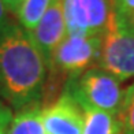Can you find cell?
Instances as JSON below:
<instances>
[{
	"instance_id": "e0dca14e",
	"label": "cell",
	"mask_w": 134,
	"mask_h": 134,
	"mask_svg": "<svg viewBox=\"0 0 134 134\" xmlns=\"http://www.w3.org/2000/svg\"><path fill=\"white\" fill-rule=\"evenodd\" d=\"M115 134H123V133H122V130H118V131L115 133Z\"/></svg>"
},
{
	"instance_id": "3957f363",
	"label": "cell",
	"mask_w": 134,
	"mask_h": 134,
	"mask_svg": "<svg viewBox=\"0 0 134 134\" xmlns=\"http://www.w3.org/2000/svg\"><path fill=\"white\" fill-rule=\"evenodd\" d=\"M99 67L120 82L134 78V32L112 10L103 34Z\"/></svg>"
},
{
	"instance_id": "7a4b0ae2",
	"label": "cell",
	"mask_w": 134,
	"mask_h": 134,
	"mask_svg": "<svg viewBox=\"0 0 134 134\" xmlns=\"http://www.w3.org/2000/svg\"><path fill=\"white\" fill-rule=\"evenodd\" d=\"M64 90L80 105L100 109L114 116L119 111L125 93L118 78L99 66L88 69L77 80L67 81Z\"/></svg>"
},
{
	"instance_id": "30bf717a",
	"label": "cell",
	"mask_w": 134,
	"mask_h": 134,
	"mask_svg": "<svg viewBox=\"0 0 134 134\" xmlns=\"http://www.w3.org/2000/svg\"><path fill=\"white\" fill-rule=\"evenodd\" d=\"M52 3L53 0H23L14 15L18 23L30 33L38 25Z\"/></svg>"
},
{
	"instance_id": "5bb4252c",
	"label": "cell",
	"mask_w": 134,
	"mask_h": 134,
	"mask_svg": "<svg viewBox=\"0 0 134 134\" xmlns=\"http://www.w3.org/2000/svg\"><path fill=\"white\" fill-rule=\"evenodd\" d=\"M11 22H13V21L10 19L8 10L5 8L3 0H0V30H3L5 26H8Z\"/></svg>"
},
{
	"instance_id": "8fae6325",
	"label": "cell",
	"mask_w": 134,
	"mask_h": 134,
	"mask_svg": "<svg viewBox=\"0 0 134 134\" xmlns=\"http://www.w3.org/2000/svg\"><path fill=\"white\" fill-rule=\"evenodd\" d=\"M118 123L123 134H134V83L125 90L120 108L116 114Z\"/></svg>"
},
{
	"instance_id": "5b68a950",
	"label": "cell",
	"mask_w": 134,
	"mask_h": 134,
	"mask_svg": "<svg viewBox=\"0 0 134 134\" xmlns=\"http://www.w3.org/2000/svg\"><path fill=\"white\" fill-rule=\"evenodd\" d=\"M67 36H103L111 14L109 0H63Z\"/></svg>"
},
{
	"instance_id": "8992f818",
	"label": "cell",
	"mask_w": 134,
	"mask_h": 134,
	"mask_svg": "<svg viewBox=\"0 0 134 134\" xmlns=\"http://www.w3.org/2000/svg\"><path fill=\"white\" fill-rule=\"evenodd\" d=\"M45 134H83L85 115L80 104L66 90L49 107L42 108Z\"/></svg>"
},
{
	"instance_id": "52a82bcc",
	"label": "cell",
	"mask_w": 134,
	"mask_h": 134,
	"mask_svg": "<svg viewBox=\"0 0 134 134\" xmlns=\"http://www.w3.org/2000/svg\"><path fill=\"white\" fill-rule=\"evenodd\" d=\"M29 34L36 42V45L38 47L41 53L44 55L47 64L49 66L53 52L67 37L63 14V0H53V3L41 18L38 25Z\"/></svg>"
},
{
	"instance_id": "9a60e30c",
	"label": "cell",
	"mask_w": 134,
	"mask_h": 134,
	"mask_svg": "<svg viewBox=\"0 0 134 134\" xmlns=\"http://www.w3.org/2000/svg\"><path fill=\"white\" fill-rule=\"evenodd\" d=\"M115 14H116V13H115ZM116 15H118V14H116ZM119 16L122 18V21L126 23V26L130 27L133 32H134V10L127 11V13L122 14V15H119Z\"/></svg>"
},
{
	"instance_id": "ba28073f",
	"label": "cell",
	"mask_w": 134,
	"mask_h": 134,
	"mask_svg": "<svg viewBox=\"0 0 134 134\" xmlns=\"http://www.w3.org/2000/svg\"><path fill=\"white\" fill-rule=\"evenodd\" d=\"M7 134H45L41 103L16 111L8 126Z\"/></svg>"
},
{
	"instance_id": "6da1fadb",
	"label": "cell",
	"mask_w": 134,
	"mask_h": 134,
	"mask_svg": "<svg viewBox=\"0 0 134 134\" xmlns=\"http://www.w3.org/2000/svg\"><path fill=\"white\" fill-rule=\"evenodd\" d=\"M48 64L29 32L11 22L0 30V97L14 109L41 103Z\"/></svg>"
},
{
	"instance_id": "7c38bea8",
	"label": "cell",
	"mask_w": 134,
	"mask_h": 134,
	"mask_svg": "<svg viewBox=\"0 0 134 134\" xmlns=\"http://www.w3.org/2000/svg\"><path fill=\"white\" fill-rule=\"evenodd\" d=\"M13 112L5 103L0 101V134H7L8 126L13 120Z\"/></svg>"
},
{
	"instance_id": "277c9868",
	"label": "cell",
	"mask_w": 134,
	"mask_h": 134,
	"mask_svg": "<svg viewBox=\"0 0 134 134\" xmlns=\"http://www.w3.org/2000/svg\"><path fill=\"white\" fill-rule=\"evenodd\" d=\"M103 36L67 37L53 52L48 70L58 72L67 81L77 80L82 72L99 62Z\"/></svg>"
},
{
	"instance_id": "2e32d148",
	"label": "cell",
	"mask_w": 134,
	"mask_h": 134,
	"mask_svg": "<svg viewBox=\"0 0 134 134\" xmlns=\"http://www.w3.org/2000/svg\"><path fill=\"white\" fill-rule=\"evenodd\" d=\"M22 2H23V0H3L5 8H7L8 13H11V14H15V11L22 4Z\"/></svg>"
},
{
	"instance_id": "9c48e42d",
	"label": "cell",
	"mask_w": 134,
	"mask_h": 134,
	"mask_svg": "<svg viewBox=\"0 0 134 134\" xmlns=\"http://www.w3.org/2000/svg\"><path fill=\"white\" fill-rule=\"evenodd\" d=\"M80 107L85 115L83 134H115L118 130H120L116 116L90 107Z\"/></svg>"
},
{
	"instance_id": "4fadbf2b",
	"label": "cell",
	"mask_w": 134,
	"mask_h": 134,
	"mask_svg": "<svg viewBox=\"0 0 134 134\" xmlns=\"http://www.w3.org/2000/svg\"><path fill=\"white\" fill-rule=\"evenodd\" d=\"M109 3H111V10L118 15L134 10V0H109Z\"/></svg>"
}]
</instances>
